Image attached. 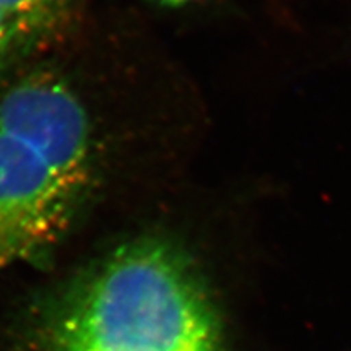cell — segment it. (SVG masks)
<instances>
[{"label": "cell", "mask_w": 351, "mask_h": 351, "mask_svg": "<svg viewBox=\"0 0 351 351\" xmlns=\"http://www.w3.org/2000/svg\"><path fill=\"white\" fill-rule=\"evenodd\" d=\"M15 351H230L225 314L181 241L138 234L39 298Z\"/></svg>", "instance_id": "1"}, {"label": "cell", "mask_w": 351, "mask_h": 351, "mask_svg": "<svg viewBox=\"0 0 351 351\" xmlns=\"http://www.w3.org/2000/svg\"><path fill=\"white\" fill-rule=\"evenodd\" d=\"M99 174L96 122L62 70L33 65L0 88V276L60 247Z\"/></svg>", "instance_id": "2"}, {"label": "cell", "mask_w": 351, "mask_h": 351, "mask_svg": "<svg viewBox=\"0 0 351 351\" xmlns=\"http://www.w3.org/2000/svg\"><path fill=\"white\" fill-rule=\"evenodd\" d=\"M152 2H155L156 5H163V7H169V8H179V7L191 5V3H195L197 0H152Z\"/></svg>", "instance_id": "3"}]
</instances>
